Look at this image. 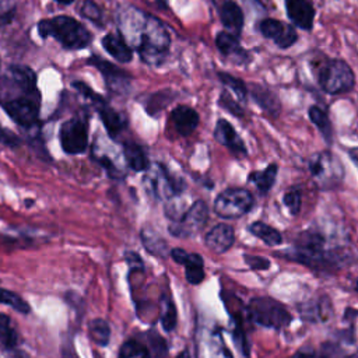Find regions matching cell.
<instances>
[{"label": "cell", "mask_w": 358, "mask_h": 358, "mask_svg": "<svg viewBox=\"0 0 358 358\" xmlns=\"http://www.w3.org/2000/svg\"><path fill=\"white\" fill-rule=\"evenodd\" d=\"M249 232L253 234L256 238L262 239L268 246H277L282 242L281 234L275 228H273V227H270V225H267L262 221H256V222L250 224L249 225Z\"/></svg>", "instance_id": "cell-27"}, {"label": "cell", "mask_w": 358, "mask_h": 358, "mask_svg": "<svg viewBox=\"0 0 358 358\" xmlns=\"http://www.w3.org/2000/svg\"><path fill=\"white\" fill-rule=\"evenodd\" d=\"M60 144L67 154H81L88 147L87 123L80 117H71L60 126Z\"/></svg>", "instance_id": "cell-10"}, {"label": "cell", "mask_w": 358, "mask_h": 358, "mask_svg": "<svg viewBox=\"0 0 358 358\" xmlns=\"http://www.w3.org/2000/svg\"><path fill=\"white\" fill-rule=\"evenodd\" d=\"M0 303L8 305L13 309H15L20 313H29L31 308L25 299H22L20 295H17L13 291L0 288Z\"/></svg>", "instance_id": "cell-34"}, {"label": "cell", "mask_w": 358, "mask_h": 358, "mask_svg": "<svg viewBox=\"0 0 358 358\" xmlns=\"http://www.w3.org/2000/svg\"><path fill=\"white\" fill-rule=\"evenodd\" d=\"M18 343V336L11 326L10 317L4 313H0V347L11 351L15 350Z\"/></svg>", "instance_id": "cell-30"}, {"label": "cell", "mask_w": 358, "mask_h": 358, "mask_svg": "<svg viewBox=\"0 0 358 358\" xmlns=\"http://www.w3.org/2000/svg\"><path fill=\"white\" fill-rule=\"evenodd\" d=\"M220 105L229 109V112H232L236 116H241L243 113L242 108L236 102H234V99L229 95H227L225 92H222L221 96H220Z\"/></svg>", "instance_id": "cell-41"}, {"label": "cell", "mask_w": 358, "mask_h": 358, "mask_svg": "<svg viewBox=\"0 0 358 358\" xmlns=\"http://www.w3.org/2000/svg\"><path fill=\"white\" fill-rule=\"evenodd\" d=\"M317 80L320 87L329 94H340L354 87V74L343 60L331 59L320 66Z\"/></svg>", "instance_id": "cell-4"}, {"label": "cell", "mask_w": 358, "mask_h": 358, "mask_svg": "<svg viewBox=\"0 0 358 358\" xmlns=\"http://www.w3.org/2000/svg\"><path fill=\"white\" fill-rule=\"evenodd\" d=\"M73 87H74L84 98H87L90 102H92L96 108H98L101 103L105 102V99H103L101 95H98L92 88H90L87 84H84V83H81V81L73 83Z\"/></svg>", "instance_id": "cell-39"}, {"label": "cell", "mask_w": 358, "mask_h": 358, "mask_svg": "<svg viewBox=\"0 0 358 358\" xmlns=\"http://www.w3.org/2000/svg\"><path fill=\"white\" fill-rule=\"evenodd\" d=\"M252 88L253 90H250V94H252L253 99L256 101V103L266 112H268L271 115H277L280 110V102H278L277 96L264 87L252 85Z\"/></svg>", "instance_id": "cell-26"}, {"label": "cell", "mask_w": 358, "mask_h": 358, "mask_svg": "<svg viewBox=\"0 0 358 358\" xmlns=\"http://www.w3.org/2000/svg\"><path fill=\"white\" fill-rule=\"evenodd\" d=\"M141 24L136 25L140 31L137 50L141 59L152 66L162 63L169 46V36L164 25L154 17L141 14Z\"/></svg>", "instance_id": "cell-2"}, {"label": "cell", "mask_w": 358, "mask_h": 358, "mask_svg": "<svg viewBox=\"0 0 358 358\" xmlns=\"http://www.w3.org/2000/svg\"><path fill=\"white\" fill-rule=\"evenodd\" d=\"M38 32L42 38H55L67 49H84L92 41L90 31L77 20L67 15L39 21Z\"/></svg>", "instance_id": "cell-1"}, {"label": "cell", "mask_w": 358, "mask_h": 358, "mask_svg": "<svg viewBox=\"0 0 358 358\" xmlns=\"http://www.w3.org/2000/svg\"><path fill=\"white\" fill-rule=\"evenodd\" d=\"M7 115L20 126L31 127L36 123L39 115V94L22 95L1 103Z\"/></svg>", "instance_id": "cell-9"}, {"label": "cell", "mask_w": 358, "mask_h": 358, "mask_svg": "<svg viewBox=\"0 0 358 358\" xmlns=\"http://www.w3.org/2000/svg\"><path fill=\"white\" fill-rule=\"evenodd\" d=\"M350 158L352 159V162L355 164V166H357V169H358V148L350 150Z\"/></svg>", "instance_id": "cell-45"}, {"label": "cell", "mask_w": 358, "mask_h": 358, "mask_svg": "<svg viewBox=\"0 0 358 358\" xmlns=\"http://www.w3.org/2000/svg\"><path fill=\"white\" fill-rule=\"evenodd\" d=\"M176 131L182 136L192 134L199 124V113L190 106H176L171 115Z\"/></svg>", "instance_id": "cell-17"}, {"label": "cell", "mask_w": 358, "mask_h": 358, "mask_svg": "<svg viewBox=\"0 0 358 358\" xmlns=\"http://www.w3.org/2000/svg\"><path fill=\"white\" fill-rule=\"evenodd\" d=\"M282 201L284 204L287 206V208L289 210V213L292 215H296L298 211H299V207H301V201H302V197H301V192L295 187L287 190L284 193V197H282Z\"/></svg>", "instance_id": "cell-37"}, {"label": "cell", "mask_w": 358, "mask_h": 358, "mask_svg": "<svg viewBox=\"0 0 358 358\" xmlns=\"http://www.w3.org/2000/svg\"><path fill=\"white\" fill-rule=\"evenodd\" d=\"M214 137L220 144L225 145L234 154H238V155L246 154V147L243 144V140L238 136L236 130L228 120L220 119L217 122L215 130H214Z\"/></svg>", "instance_id": "cell-15"}, {"label": "cell", "mask_w": 358, "mask_h": 358, "mask_svg": "<svg viewBox=\"0 0 358 358\" xmlns=\"http://www.w3.org/2000/svg\"><path fill=\"white\" fill-rule=\"evenodd\" d=\"M124 259H126V262L130 264V267L133 268H140V270H143V260H141V257L137 255V253H134V252H126L124 253Z\"/></svg>", "instance_id": "cell-43"}, {"label": "cell", "mask_w": 358, "mask_h": 358, "mask_svg": "<svg viewBox=\"0 0 358 358\" xmlns=\"http://www.w3.org/2000/svg\"><path fill=\"white\" fill-rule=\"evenodd\" d=\"M357 358H358V357H357Z\"/></svg>", "instance_id": "cell-49"}, {"label": "cell", "mask_w": 358, "mask_h": 358, "mask_svg": "<svg viewBox=\"0 0 358 358\" xmlns=\"http://www.w3.org/2000/svg\"><path fill=\"white\" fill-rule=\"evenodd\" d=\"M235 241L234 228L228 224H217L214 225L204 238L206 246L213 250L214 253H224L227 252Z\"/></svg>", "instance_id": "cell-14"}, {"label": "cell", "mask_w": 358, "mask_h": 358, "mask_svg": "<svg viewBox=\"0 0 358 358\" xmlns=\"http://www.w3.org/2000/svg\"><path fill=\"white\" fill-rule=\"evenodd\" d=\"M296 358H341L338 348H336L331 344H326L322 347V350H309V351H301L298 352Z\"/></svg>", "instance_id": "cell-36"}, {"label": "cell", "mask_w": 358, "mask_h": 358, "mask_svg": "<svg viewBox=\"0 0 358 358\" xmlns=\"http://www.w3.org/2000/svg\"><path fill=\"white\" fill-rule=\"evenodd\" d=\"M88 64L94 66L103 77L106 84L109 85V88H112L113 91H123L127 88L129 81H130V76L122 70L120 67L115 66L113 63L99 57V56H91L88 59Z\"/></svg>", "instance_id": "cell-12"}, {"label": "cell", "mask_w": 358, "mask_h": 358, "mask_svg": "<svg viewBox=\"0 0 358 358\" xmlns=\"http://www.w3.org/2000/svg\"><path fill=\"white\" fill-rule=\"evenodd\" d=\"M123 155H124L127 165L136 172L147 171L150 166L145 151L136 143H124L123 144Z\"/></svg>", "instance_id": "cell-24"}, {"label": "cell", "mask_w": 358, "mask_h": 358, "mask_svg": "<svg viewBox=\"0 0 358 358\" xmlns=\"http://www.w3.org/2000/svg\"><path fill=\"white\" fill-rule=\"evenodd\" d=\"M140 236H141L144 248L151 255H155V256H165L166 255V250H168L166 242L158 234H155L152 229H148V228L141 229Z\"/></svg>", "instance_id": "cell-28"}, {"label": "cell", "mask_w": 358, "mask_h": 358, "mask_svg": "<svg viewBox=\"0 0 358 358\" xmlns=\"http://www.w3.org/2000/svg\"><path fill=\"white\" fill-rule=\"evenodd\" d=\"M355 291H358V281H357V284H355Z\"/></svg>", "instance_id": "cell-48"}, {"label": "cell", "mask_w": 358, "mask_h": 358, "mask_svg": "<svg viewBox=\"0 0 358 358\" xmlns=\"http://www.w3.org/2000/svg\"><path fill=\"white\" fill-rule=\"evenodd\" d=\"M308 168L317 182V186H331L338 183L343 178V165H340L337 158L327 151L310 157Z\"/></svg>", "instance_id": "cell-8"}, {"label": "cell", "mask_w": 358, "mask_h": 358, "mask_svg": "<svg viewBox=\"0 0 358 358\" xmlns=\"http://www.w3.org/2000/svg\"><path fill=\"white\" fill-rule=\"evenodd\" d=\"M81 14L87 20L92 21L94 24H101L102 22V11H101V8L92 0H85L83 3Z\"/></svg>", "instance_id": "cell-38"}, {"label": "cell", "mask_w": 358, "mask_h": 358, "mask_svg": "<svg viewBox=\"0 0 358 358\" xmlns=\"http://www.w3.org/2000/svg\"><path fill=\"white\" fill-rule=\"evenodd\" d=\"M150 169V166H148ZM147 190L157 199L169 200L180 194L185 185L182 179H178L169 173L162 164H154L144 178Z\"/></svg>", "instance_id": "cell-6"}, {"label": "cell", "mask_w": 358, "mask_h": 358, "mask_svg": "<svg viewBox=\"0 0 358 358\" xmlns=\"http://www.w3.org/2000/svg\"><path fill=\"white\" fill-rule=\"evenodd\" d=\"M220 18L224 24V27L228 29L229 34L234 35H239L242 32L243 28V13L241 10V7L232 1V0H227L220 10Z\"/></svg>", "instance_id": "cell-19"}, {"label": "cell", "mask_w": 358, "mask_h": 358, "mask_svg": "<svg viewBox=\"0 0 358 358\" xmlns=\"http://www.w3.org/2000/svg\"><path fill=\"white\" fill-rule=\"evenodd\" d=\"M288 18L302 29H310L313 25L315 10L308 0H284Z\"/></svg>", "instance_id": "cell-16"}, {"label": "cell", "mask_w": 358, "mask_h": 358, "mask_svg": "<svg viewBox=\"0 0 358 358\" xmlns=\"http://www.w3.org/2000/svg\"><path fill=\"white\" fill-rule=\"evenodd\" d=\"M178 316L175 303L169 296L161 298V324L165 331H172L176 327Z\"/></svg>", "instance_id": "cell-31"}, {"label": "cell", "mask_w": 358, "mask_h": 358, "mask_svg": "<svg viewBox=\"0 0 358 358\" xmlns=\"http://www.w3.org/2000/svg\"><path fill=\"white\" fill-rule=\"evenodd\" d=\"M199 358H232L225 348L220 333H211L206 340L199 343Z\"/></svg>", "instance_id": "cell-22"}, {"label": "cell", "mask_w": 358, "mask_h": 358, "mask_svg": "<svg viewBox=\"0 0 358 358\" xmlns=\"http://www.w3.org/2000/svg\"><path fill=\"white\" fill-rule=\"evenodd\" d=\"M171 257L176 263L185 266V277L187 282L197 285L204 280V262L200 255L189 253L180 248H175L171 250Z\"/></svg>", "instance_id": "cell-11"}, {"label": "cell", "mask_w": 358, "mask_h": 358, "mask_svg": "<svg viewBox=\"0 0 358 358\" xmlns=\"http://www.w3.org/2000/svg\"><path fill=\"white\" fill-rule=\"evenodd\" d=\"M277 171H278V166L275 164H270L263 171L250 172L249 176H248V180L250 183H253L259 189V192L267 193L273 187V185L275 182Z\"/></svg>", "instance_id": "cell-25"}, {"label": "cell", "mask_w": 358, "mask_h": 358, "mask_svg": "<svg viewBox=\"0 0 358 358\" xmlns=\"http://www.w3.org/2000/svg\"><path fill=\"white\" fill-rule=\"evenodd\" d=\"M309 117L315 123V126L319 129V131L323 134L326 141L330 143L331 141V124H330L327 115L319 106H310Z\"/></svg>", "instance_id": "cell-32"}, {"label": "cell", "mask_w": 358, "mask_h": 358, "mask_svg": "<svg viewBox=\"0 0 358 358\" xmlns=\"http://www.w3.org/2000/svg\"><path fill=\"white\" fill-rule=\"evenodd\" d=\"M248 313L256 324L275 330L284 329L292 322V316L285 306L268 296L252 298L248 306Z\"/></svg>", "instance_id": "cell-3"}, {"label": "cell", "mask_w": 358, "mask_h": 358, "mask_svg": "<svg viewBox=\"0 0 358 358\" xmlns=\"http://www.w3.org/2000/svg\"><path fill=\"white\" fill-rule=\"evenodd\" d=\"M218 77L229 90H232L236 94V96L239 99L243 101L246 98L248 87L245 85V83L241 78H236V77H234L231 74H227V73H218Z\"/></svg>", "instance_id": "cell-35"}, {"label": "cell", "mask_w": 358, "mask_h": 358, "mask_svg": "<svg viewBox=\"0 0 358 358\" xmlns=\"http://www.w3.org/2000/svg\"><path fill=\"white\" fill-rule=\"evenodd\" d=\"M55 1H57V3H62V4H70V3H73L74 0H55Z\"/></svg>", "instance_id": "cell-47"}, {"label": "cell", "mask_w": 358, "mask_h": 358, "mask_svg": "<svg viewBox=\"0 0 358 358\" xmlns=\"http://www.w3.org/2000/svg\"><path fill=\"white\" fill-rule=\"evenodd\" d=\"M0 143L7 147H17L20 144V138L13 131H8L0 126Z\"/></svg>", "instance_id": "cell-42"}, {"label": "cell", "mask_w": 358, "mask_h": 358, "mask_svg": "<svg viewBox=\"0 0 358 358\" xmlns=\"http://www.w3.org/2000/svg\"><path fill=\"white\" fill-rule=\"evenodd\" d=\"M25 95H38L36 76L25 66H11L6 74Z\"/></svg>", "instance_id": "cell-18"}, {"label": "cell", "mask_w": 358, "mask_h": 358, "mask_svg": "<svg viewBox=\"0 0 358 358\" xmlns=\"http://www.w3.org/2000/svg\"><path fill=\"white\" fill-rule=\"evenodd\" d=\"M245 262L253 270H267L271 266L268 259L262 257V256H255V255H252V256L250 255H245Z\"/></svg>", "instance_id": "cell-40"}, {"label": "cell", "mask_w": 358, "mask_h": 358, "mask_svg": "<svg viewBox=\"0 0 358 358\" xmlns=\"http://www.w3.org/2000/svg\"><path fill=\"white\" fill-rule=\"evenodd\" d=\"M215 43H217V48L218 50L234 59L235 62L238 63H242L243 59H248V55L243 52V49L241 48L239 45V41H238V36L234 35V34H229V32H220L217 35V39H215Z\"/></svg>", "instance_id": "cell-23"}, {"label": "cell", "mask_w": 358, "mask_h": 358, "mask_svg": "<svg viewBox=\"0 0 358 358\" xmlns=\"http://www.w3.org/2000/svg\"><path fill=\"white\" fill-rule=\"evenodd\" d=\"M253 196L243 187H229L221 192L214 201V211L221 218H238L253 207Z\"/></svg>", "instance_id": "cell-5"}, {"label": "cell", "mask_w": 358, "mask_h": 358, "mask_svg": "<svg viewBox=\"0 0 358 358\" xmlns=\"http://www.w3.org/2000/svg\"><path fill=\"white\" fill-rule=\"evenodd\" d=\"M102 46L110 56H113L116 60L122 63H129L133 57V52L127 45V42L124 41L123 35L106 34L102 38Z\"/></svg>", "instance_id": "cell-20"}, {"label": "cell", "mask_w": 358, "mask_h": 358, "mask_svg": "<svg viewBox=\"0 0 358 358\" xmlns=\"http://www.w3.org/2000/svg\"><path fill=\"white\" fill-rule=\"evenodd\" d=\"M14 17V10H7L6 13H1L0 14V25H6L8 22H11Z\"/></svg>", "instance_id": "cell-44"}, {"label": "cell", "mask_w": 358, "mask_h": 358, "mask_svg": "<svg viewBox=\"0 0 358 358\" xmlns=\"http://www.w3.org/2000/svg\"><path fill=\"white\" fill-rule=\"evenodd\" d=\"M88 336L95 344H98L101 347L108 345L109 338H110V327H109L108 322H105L101 317L90 320V323H88Z\"/></svg>", "instance_id": "cell-29"}, {"label": "cell", "mask_w": 358, "mask_h": 358, "mask_svg": "<svg viewBox=\"0 0 358 358\" xmlns=\"http://www.w3.org/2000/svg\"><path fill=\"white\" fill-rule=\"evenodd\" d=\"M96 109H98L102 123L110 137H116L126 127V124H127L126 117L122 113H119L117 110H115L113 108H110L106 102L101 103Z\"/></svg>", "instance_id": "cell-21"}, {"label": "cell", "mask_w": 358, "mask_h": 358, "mask_svg": "<svg viewBox=\"0 0 358 358\" xmlns=\"http://www.w3.org/2000/svg\"><path fill=\"white\" fill-rule=\"evenodd\" d=\"M119 358H151V355L143 343L137 340H127L120 347Z\"/></svg>", "instance_id": "cell-33"}, {"label": "cell", "mask_w": 358, "mask_h": 358, "mask_svg": "<svg viewBox=\"0 0 358 358\" xmlns=\"http://www.w3.org/2000/svg\"><path fill=\"white\" fill-rule=\"evenodd\" d=\"M207 220V206L203 200H197L180 217L172 220L169 225V232L178 238H192L204 228Z\"/></svg>", "instance_id": "cell-7"}, {"label": "cell", "mask_w": 358, "mask_h": 358, "mask_svg": "<svg viewBox=\"0 0 358 358\" xmlns=\"http://www.w3.org/2000/svg\"><path fill=\"white\" fill-rule=\"evenodd\" d=\"M263 36L273 39L280 48H288L296 41V32L289 24H284L274 18H264L259 24Z\"/></svg>", "instance_id": "cell-13"}, {"label": "cell", "mask_w": 358, "mask_h": 358, "mask_svg": "<svg viewBox=\"0 0 358 358\" xmlns=\"http://www.w3.org/2000/svg\"><path fill=\"white\" fill-rule=\"evenodd\" d=\"M175 358H190V355H189L187 351H182V352L178 354Z\"/></svg>", "instance_id": "cell-46"}]
</instances>
